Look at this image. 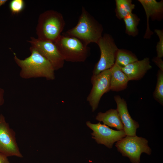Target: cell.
I'll use <instances>...</instances> for the list:
<instances>
[{
  "label": "cell",
  "mask_w": 163,
  "mask_h": 163,
  "mask_svg": "<svg viewBox=\"0 0 163 163\" xmlns=\"http://www.w3.org/2000/svg\"><path fill=\"white\" fill-rule=\"evenodd\" d=\"M30 55L23 60L13 53L14 60L21 69L20 76L24 79L43 77L54 79L55 70L50 62L33 47L30 46Z\"/></svg>",
  "instance_id": "cell-1"
},
{
  "label": "cell",
  "mask_w": 163,
  "mask_h": 163,
  "mask_svg": "<svg viewBox=\"0 0 163 163\" xmlns=\"http://www.w3.org/2000/svg\"><path fill=\"white\" fill-rule=\"evenodd\" d=\"M103 31L101 24L82 6L76 25L62 34L76 37L88 45L91 43H96Z\"/></svg>",
  "instance_id": "cell-2"
},
{
  "label": "cell",
  "mask_w": 163,
  "mask_h": 163,
  "mask_svg": "<svg viewBox=\"0 0 163 163\" xmlns=\"http://www.w3.org/2000/svg\"><path fill=\"white\" fill-rule=\"evenodd\" d=\"M66 22L62 14L51 10L41 13L36 27L38 39L54 42L61 35Z\"/></svg>",
  "instance_id": "cell-3"
},
{
  "label": "cell",
  "mask_w": 163,
  "mask_h": 163,
  "mask_svg": "<svg viewBox=\"0 0 163 163\" xmlns=\"http://www.w3.org/2000/svg\"><path fill=\"white\" fill-rule=\"evenodd\" d=\"M54 43L65 61L84 62L90 55V48L76 37L61 34Z\"/></svg>",
  "instance_id": "cell-4"
},
{
  "label": "cell",
  "mask_w": 163,
  "mask_h": 163,
  "mask_svg": "<svg viewBox=\"0 0 163 163\" xmlns=\"http://www.w3.org/2000/svg\"><path fill=\"white\" fill-rule=\"evenodd\" d=\"M115 146L123 156L128 157L133 163H139L142 153L150 155L151 149L145 138L136 135L126 136L117 141Z\"/></svg>",
  "instance_id": "cell-5"
},
{
  "label": "cell",
  "mask_w": 163,
  "mask_h": 163,
  "mask_svg": "<svg viewBox=\"0 0 163 163\" xmlns=\"http://www.w3.org/2000/svg\"><path fill=\"white\" fill-rule=\"evenodd\" d=\"M96 44L100 49V56L93 69V75H97L104 71L110 69L113 66L119 49L113 38L107 33L102 35Z\"/></svg>",
  "instance_id": "cell-6"
},
{
  "label": "cell",
  "mask_w": 163,
  "mask_h": 163,
  "mask_svg": "<svg viewBox=\"0 0 163 163\" xmlns=\"http://www.w3.org/2000/svg\"><path fill=\"white\" fill-rule=\"evenodd\" d=\"M110 69L104 71L98 74L92 75L91 82L92 88L87 98L92 111L97 108L100 99L105 93L110 90Z\"/></svg>",
  "instance_id": "cell-7"
},
{
  "label": "cell",
  "mask_w": 163,
  "mask_h": 163,
  "mask_svg": "<svg viewBox=\"0 0 163 163\" xmlns=\"http://www.w3.org/2000/svg\"><path fill=\"white\" fill-rule=\"evenodd\" d=\"M28 42L50 62L55 71L63 67L65 61L54 42L33 37Z\"/></svg>",
  "instance_id": "cell-8"
},
{
  "label": "cell",
  "mask_w": 163,
  "mask_h": 163,
  "mask_svg": "<svg viewBox=\"0 0 163 163\" xmlns=\"http://www.w3.org/2000/svg\"><path fill=\"white\" fill-rule=\"evenodd\" d=\"M15 133L6 121L4 116L0 115V152L7 157L15 156L22 158L15 137Z\"/></svg>",
  "instance_id": "cell-9"
},
{
  "label": "cell",
  "mask_w": 163,
  "mask_h": 163,
  "mask_svg": "<svg viewBox=\"0 0 163 163\" xmlns=\"http://www.w3.org/2000/svg\"><path fill=\"white\" fill-rule=\"evenodd\" d=\"M86 124L93 131L91 133L92 138L97 143L104 145L110 149L112 147L115 142L126 136L123 130H114L104 124H101L100 122L97 124H93L88 121Z\"/></svg>",
  "instance_id": "cell-10"
},
{
  "label": "cell",
  "mask_w": 163,
  "mask_h": 163,
  "mask_svg": "<svg viewBox=\"0 0 163 163\" xmlns=\"http://www.w3.org/2000/svg\"><path fill=\"white\" fill-rule=\"evenodd\" d=\"M114 99L117 105V110L123 126L126 136L136 135V131L139 127L138 122L133 120L128 111L126 101L119 95H115Z\"/></svg>",
  "instance_id": "cell-11"
},
{
  "label": "cell",
  "mask_w": 163,
  "mask_h": 163,
  "mask_svg": "<svg viewBox=\"0 0 163 163\" xmlns=\"http://www.w3.org/2000/svg\"><path fill=\"white\" fill-rule=\"evenodd\" d=\"M145 11L147 19V27L144 36L145 39H149L153 32L150 29L149 19L160 21L162 19L163 14V1L155 0H138Z\"/></svg>",
  "instance_id": "cell-12"
},
{
  "label": "cell",
  "mask_w": 163,
  "mask_h": 163,
  "mask_svg": "<svg viewBox=\"0 0 163 163\" xmlns=\"http://www.w3.org/2000/svg\"><path fill=\"white\" fill-rule=\"evenodd\" d=\"M152 68L149 58L146 57L130 63L121 69L129 81L141 79Z\"/></svg>",
  "instance_id": "cell-13"
},
{
  "label": "cell",
  "mask_w": 163,
  "mask_h": 163,
  "mask_svg": "<svg viewBox=\"0 0 163 163\" xmlns=\"http://www.w3.org/2000/svg\"><path fill=\"white\" fill-rule=\"evenodd\" d=\"M110 90L119 91L126 88L129 80L121 68L115 63L110 69Z\"/></svg>",
  "instance_id": "cell-14"
},
{
  "label": "cell",
  "mask_w": 163,
  "mask_h": 163,
  "mask_svg": "<svg viewBox=\"0 0 163 163\" xmlns=\"http://www.w3.org/2000/svg\"><path fill=\"white\" fill-rule=\"evenodd\" d=\"M96 119L118 130H123V124L116 109H111L104 113L100 112L96 116Z\"/></svg>",
  "instance_id": "cell-15"
},
{
  "label": "cell",
  "mask_w": 163,
  "mask_h": 163,
  "mask_svg": "<svg viewBox=\"0 0 163 163\" xmlns=\"http://www.w3.org/2000/svg\"><path fill=\"white\" fill-rule=\"evenodd\" d=\"M138 60L136 56L131 51L123 49H118L115 63L121 68Z\"/></svg>",
  "instance_id": "cell-16"
},
{
  "label": "cell",
  "mask_w": 163,
  "mask_h": 163,
  "mask_svg": "<svg viewBox=\"0 0 163 163\" xmlns=\"http://www.w3.org/2000/svg\"><path fill=\"white\" fill-rule=\"evenodd\" d=\"M116 15L119 19H123L132 13L135 5L131 0H116Z\"/></svg>",
  "instance_id": "cell-17"
},
{
  "label": "cell",
  "mask_w": 163,
  "mask_h": 163,
  "mask_svg": "<svg viewBox=\"0 0 163 163\" xmlns=\"http://www.w3.org/2000/svg\"><path fill=\"white\" fill-rule=\"evenodd\" d=\"M125 25V32L128 35L135 37L138 35L137 26L140 18L133 13L129 14L123 19Z\"/></svg>",
  "instance_id": "cell-18"
},
{
  "label": "cell",
  "mask_w": 163,
  "mask_h": 163,
  "mask_svg": "<svg viewBox=\"0 0 163 163\" xmlns=\"http://www.w3.org/2000/svg\"><path fill=\"white\" fill-rule=\"evenodd\" d=\"M157 82L153 93L154 99L161 105L163 104V71L159 69L157 75Z\"/></svg>",
  "instance_id": "cell-19"
},
{
  "label": "cell",
  "mask_w": 163,
  "mask_h": 163,
  "mask_svg": "<svg viewBox=\"0 0 163 163\" xmlns=\"http://www.w3.org/2000/svg\"><path fill=\"white\" fill-rule=\"evenodd\" d=\"M25 6V2L23 0H12L9 4L10 11L14 15L18 14L22 12Z\"/></svg>",
  "instance_id": "cell-20"
},
{
  "label": "cell",
  "mask_w": 163,
  "mask_h": 163,
  "mask_svg": "<svg viewBox=\"0 0 163 163\" xmlns=\"http://www.w3.org/2000/svg\"><path fill=\"white\" fill-rule=\"evenodd\" d=\"M154 31L159 39L156 46L157 56L162 58L163 57V30L156 29Z\"/></svg>",
  "instance_id": "cell-21"
},
{
  "label": "cell",
  "mask_w": 163,
  "mask_h": 163,
  "mask_svg": "<svg viewBox=\"0 0 163 163\" xmlns=\"http://www.w3.org/2000/svg\"><path fill=\"white\" fill-rule=\"evenodd\" d=\"M153 62L158 67L159 69L163 71V61L161 58L155 57L152 59Z\"/></svg>",
  "instance_id": "cell-22"
},
{
  "label": "cell",
  "mask_w": 163,
  "mask_h": 163,
  "mask_svg": "<svg viewBox=\"0 0 163 163\" xmlns=\"http://www.w3.org/2000/svg\"><path fill=\"white\" fill-rule=\"evenodd\" d=\"M0 163H10L8 157L0 152Z\"/></svg>",
  "instance_id": "cell-23"
},
{
  "label": "cell",
  "mask_w": 163,
  "mask_h": 163,
  "mask_svg": "<svg viewBox=\"0 0 163 163\" xmlns=\"http://www.w3.org/2000/svg\"><path fill=\"white\" fill-rule=\"evenodd\" d=\"M4 90L3 89L0 88V106L2 105L4 103Z\"/></svg>",
  "instance_id": "cell-24"
},
{
  "label": "cell",
  "mask_w": 163,
  "mask_h": 163,
  "mask_svg": "<svg viewBox=\"0 0 163 163\" xmlns=\"http://www.w3.org/2000/svg\"><path fill=\"white\" fill-rule=\"evenodd\" d=\"M7 1V0H0V7L5 4Z\"/></svg>",
  "instance_id": "cell-25"
}]
</instances>
